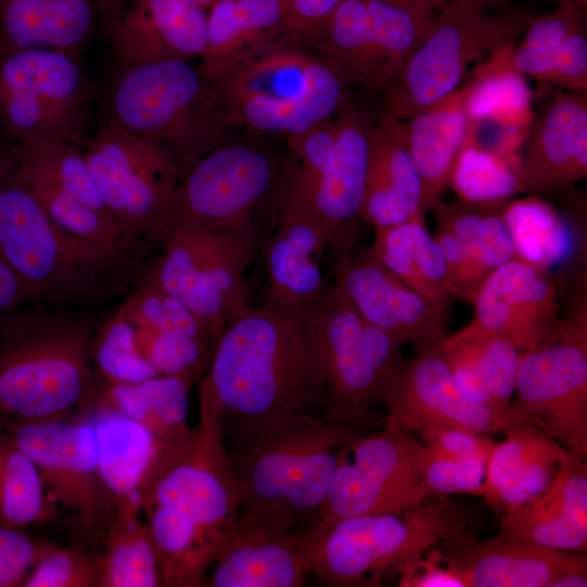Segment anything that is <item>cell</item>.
Segmentation results:
<instances>
[{
	"label": "cell",
	"mask_w": 587,
	"mask_h": 587,
	"mask_svg": "<svg viewBox=\"0 0 587 587\" xmlns=\"http://www.w3.org/2000/svg\"><path fill=\"white\" fill-rule=\"evenodd\" d=\"M315 303L266 301L226 326L199 378V421L222 425L227 419L298 412L322 401Z\"/></svg>",
	"instance_id": "cell-1"
},
{
	"label": "cell",
	"mask_w": 587,
	"mask_h": 587,
	"mask_svg": "<svg viewBox=\"0 0 587 587\" xmlns=\"http://www.w3.org/2000/svg\"><path fill=\"white\" fill-rule=\"evenodd\" d=\"M32 303L0 316V429L86 414L109 385L90 354L107 316Z\"/></svg>",
	"instance_id": "cell-2"
},
{
	"label": "cell",
	"mask_w": 587,
	"mask_h": 587,
	"mask_svg": "<svg viewBox=\"0 0 587 587\" xmlns=\"http://www.w3.org/2000/svg\"><path fill=\"white\" fill-rule=\"evenodd\" d=\"M198 67L209 83L212 111L225 129L240 127L286 139L333 115L346 97L338 74L301 33L289 29Z\"/></svg>",
	"instance_id": "cell-3"
},
{
	"label": "cell",
	"mask_w": 587,
	"mask_h": 587,
	"mask_svg": "<svg viewBox=\"0 0 587 587\" xmlns=\"http://www.w3.org/2000/svg\"><path fill=\"white\" fill-rule=\"evenodd\" d=\"M142 252L116 250L57 225L0 160V255L30 302L93 308L127 295L147 264Z\"/></svg>",
	"instance_id": "cell-4"
},
{
	"label": "cell",
	"mask_w": 587,
	"mask_h": 587,
	"mask_svg": "<svg viewBox=\"0 0 587 587\" xmlns=\"http://www.w3.org/2000/svg\"><path fill=\"white\" fill-rule=\"evenodd\" d=\"M357 434L348 423L302 411L230 421L224 446L240 509L296 527L312 520L333 483L339 449Z\"/></svg>",
	"instance_id": "cell-5"
},
{
	"label": "cell",
	"mask_w": 587,
	"mask_h": 587,
	"mask_svg": "<svg viewBox=\"0 0 587 587\" xmlns=\"http://www.w3.org/2000/svg\"><path fill=\"white\" fill-rule=\"evenodd\" d=\"M377 114L373 117L345 97L333 115L286 138L287 155L268 224L285 212L302 213L322 227L334 260L355 247Z\"/></svg>",
	"instance_id": "cell-6"
},
{
	"label": "cell",
	"mask_w": 587,
	"mask_h": 587,
	"mask_svg": "<svg viewBox=\"0 0 587 587\" xmlns=\"http://www.w3.org/2000/svg\"><path fill=\"white\" fill-rule=\"evenodd\" d=\"M469 524L454 503L427 499L400 513L311 520L297 533L307 572L319 585L354 587L399 575L432 548L472 534Z\"/></svg>",
	"instance_id": "cell-7"
},
{
	"label": "cell",
	"mask_w": 587,
	"mask_h": 587,
	"mask_svg": "<svg viewBox=\"0 0 587 587\" xmlns=\"http://www.w3.org/2000/svg\"><path fill=\"white\" fill-rule=\"evenodd\" d=\"M105 123L167 150L183 175L225 141L207 78L189 60L118 67L105 97Z\"/></svg>",
	"instance_id": "cell-8"
},
{
	"label": "cell",
	"mask_w": 587,
	"mask_h": 587,
	"mask_svg": "<svg viewBox=\"0 0 587 587\" xmlns=\"http://www.w3.org/2000/svg\"><path fill=\"white\" fill-rule=\"evenodd\" d=\"M439 10L429 33L384 93L379 111L399 121L411 120L457 90L472 61L515 43L528 24V15L515 7L491 14L485 7L451 0Z\"/></svg>",
	"instance_id": "cell-9"
},
{
	"label": "cell",
	"mask_w": 587,
	"mask_h": 587,
	"mask_svg": "<svg viewBox=\"0 0 587 587\" xmlns=\"http://www.w3.org/2000/svg\"><path fill=\"white\" fill-rule=\"evenodd\" d=\"M433 4L404 9L379 0H341L302 33L346 87L385 93L429 33Z\"/></svg>",
	"instance_id": "cell-10"
},
{
	"label": "cell",
	"mask_w": 587,
	"mask_h": 587,
	"mask_svg": "<svg viewBox=\"0 0 587 587\" xmlns=\"http://www.w3.org/2000/svg\"><path fill=\"white\" fill-rule=\"evenodd\" d=\"M283 174L270 153L250 143L226 142L203 155L182 177L150 243L176 228L237 230L266 224Z\"/></svg>",
	"instance_id": "cell-11"
},
{
	"label": "cell",
	"mask_w": 587,
	"mask_h": 587,
	"mask_svg": "<svg viewBox=\"0 0 587 587\" xmlns=\"http://www.w3.org/2000/svg\"><path fill=\"white\" fill-rule=\"evenodd\" d=\"M93 90L77 55L33 48L0 51V129L13 143L62 139L84 147Z\"/></svg>",
	"instance_id": "cell-12"
},
{
	"label": "cell",
	"mask_w": 587,
	"mask_h": 587,
	"mask_svg": "<svg viewBox=\"0 0 587 587\" xmlns=\"http://www.w3.org/2000/svg\"><path fill=\"white\" fill-rule=\"evenodd\" d=\"M263 241L259 227L237 230L176 228L147 272L191 311L225 329L248 313L246 272Z\"/></svg>",
	"instance_id": "cell-13"
},
{
	"label": "cell",
	"mask_w": 587,
	"mask_h": 587,
	"mask_svg": "<svg viewBox=\"0 0 587 587\" xmlns=\"http://www.w3.org/2000/svg\"><path fill=\"white\" fill-rule=\"evenodd\" d=\"M426 445L388 416L376 433L357 434L338 452L333 483L312 520L400 513L426 501Z\"/></svg>",
	"instance_id": "cell-14"
},
{
	"label": "cell",
	"mask_w": 587,
	"mask_h": 587,
	"mask_svg": "<svg viewBox=\"0 0 587 587\" xmlns=\"http://www.w3.org/2000/svg\"><path fill=\"white\" fill-rule=\"evenodd\" d=\"M324 375V417L359 427L373 421L380 380L404 361L402 344L365 320L334 282L315 303Z\"/></svg>",
	"instance_id": "cell-15"
},
{
	"label": "cell",
	"mask_w": 587,
	"mask_h": 587,
	"mask_svg": "<svg viewBox=\"0 0 587 587\" xmlns=\"http://www.w3.org/2000/svg\"><path fill=\"white\" fill-rule=\"evenodd\" d=\"M91 176L128 245L145 248L183 173L161 146L104 123L83 147Z\"/></svg>",
	"instance_id": "cell-16"
},
{
	"label": "cell",
	"mask_w": 587,
	"mask_h": 587,
	"mask_svg": "<svg viewBox=\"0 0 587 587\" xmlns=\"http://www.w3.org/2000/svg\"><path fill=\"white\" fill-rule=\"evenodd\" d=\"M138 500L140 510L173 507L223 539L240 510V494L222 425L199 421L184 439L154 445Z\"/></svg>",
	"instance_id": "cell-17"
},
{
	"label": "cell",
	"mask_w": 587,
	"mask_h": 587,
	"mask_svg": "<svg viewBox=\"0 0 587 587\" xmlns=\"http://www.w3.org/2000/svg\"><path fill=\"white\" fill-rule=\"evenodd\" d=\"M1 430L35 463L43 488L71 513L92 551L100 552L117 503L100 473L92 422L18 423Z\"/></svg>",
	"instance_id": "cell-18"
},
{
	"label": "cell",
	"mask_w": 587,
	"mask_h": 587,
	"mask_svg": "<svg viewBox=\"0 0 587 587\" xmlns=\"http://www.w3.org/2000/svg\"><path fill=\"white\" fill-rule=\"evenodd\" d=\"M514 394L530 424L587 460L585 307L537 347L521 351Z\"/></svg>",
	"instance_id": "cell-19"
},
{
	"label": "cell",
	"mask_w": 587,
	"mask_h": 587,
	"mask_svg": "<svg viewBox=\"0 0 587 587\" xmlns=\"http://www.w3.org/2000/svg\"><path fill=\"white\" fill-rule=\"evenodd\" d=\"M7 158L14 178L61 228L112 249L142 251L121 238L82 147L62 139L27 140L13 143Z\"/></svg>",
	"instance_id": "cell-20"
},
{
	"label": "cell",
	"mask_w": 587,
	"mask_h": 587,
	"mask_svg": "<svg viewBox=\"0 0 587 587\" xmlns=\"http://www.w3.org/2000/svg\"><path fill=\"white\" fill-rule=\"evenodd\" d=\"M439 346L404 360L383 377L376 402L386 407L388 416L405 429L419 432L454 425L488 434L529 424L514 402L492 407L464 397L453 383Z\"/></svg>",
	"instance_id": "cell-21"
},
{
	"label": "cell",
	"mask_w": 587,
	"mask_h": 587,
	"mask_svg": "<svg viewBox=\"0 0 587 587\" xmlns=\"http://www.w3.org/2000/svg\"><path fill=\"white\" fill-rule=\"evenodd\" d=\"M97 32L121 67L200 59L207 10L193 0H102Z\"/></svg>",
	"instance_id": "cell-22"
},
{
	"label": "cell",
	"mask_w": 587,
	"mask_h": 587,
	"mask_svg": "<svg viewBox=\"0 0 587 587\" xmlns=\"http://www.w3.org/2000/svg\"><path fill=\"white\" fill-rule=\"evenodd\" d=\"M335 261L334 282L359 313L417 353L438 347L449 335L448 322L391 273L370 248L355 247Z\"/></svg>",
	"instance_id": "cell-23"
},
{
	"label": "cell",
	"mask_w": 587,
	"mask_h": 587,
	"mask_svg": "<svg viewBox=\"0 0 587 587\" xmlns=\"http://www.w3.org/2000/svg\"><path fill=\"white\" fill-rule=\"evenodd\" d=\"M297 527L240 509L227 528L203 587H301L307 569Z\"/></svg>",
	"instance_id": "cell-24"
},
{
	"label": "cell",
	"mask_w": 587,
	"mask_h": 587,
	"mask_svg": "<svg viewBox=\"0 0 587 587\" xmlns=\"http://www.w3.org/2000/svg\"><path fill=\"white\" fill-rule=\"evenodd\" d=\"M557 283L548 268L514 257L483 284L473 322L520 350L537 347L559 326Z\"/></svg>",
	"instance_id": "cell-25"
},
{
	"label": "cell",
	"mask_w": 587,
	"mask_h": 587,
	"mask_svg": "<svg viewBox=\"0 0 587 587\" xmlns=\"http://www.w3.org/2000/svg\"><path fill=\"white\" fill-rule=\"evenodd\" d=\"M521 192H552L587 175L586 91H560L534 115L517 157Z\"/></svg>",
	"instance_id": "cell-26"
},
{
	"label": "cell",
	"mask_w": 587,
	"mask_h": 587,
	"mask_svg": "<svg viewBox=\"0 0 587 587\" xmlns=\"http://www.w3.org/2000/svg\"><path fill=\"white\" fill-rule=\"evenodd\" d=\"M498 539L585 552L587 547L586 461L566 450L546 490L504 513Z\"/></svg>",
	"instance_id": "cell-27"
},
{
	"label": "cell",
	"mask_w": 587,
	"mask_h": 587,
	"mask_svg": "<svg viewBox=\"0 0 587 587\" xmlns=\"http://www.w3.org/2000/svg\"><path fill=\"white\" fill-rule=\"evenodd\" d=\"M500 209H483L462 201H440L433 209L436 212L433 236L444 254L450 286L458 299L473 302L486 279L516 257Z\"/></svg>",
	"instance_id": "cell-28"
},
{
	"label": "cell",
	"mask_w": 587,
	"mask_h": 587,
	"mask_svg": "<svg viewBox=\"0 0 587 587\" xmlns=\"http://www.w3.org/2000/svg\"><path fill=\"white\" fill-rule=\"evenodd\" d=\"M445 548L427 554L453 569L462 587H548L585 557L496 537L482 541L474 533Z\"/></svg>",
	"instance_id": "cell-29"
},
{
	"label": "cell",
	"mask_w": 587,
	"mask_h": 587,
	"mask_svg": "<svg viewBox=\"0 0 587 587\" xmlns=\"http://www.w3.org/2000/svg\"><path fill=\"white\" fill-rule=\"evenodd\" d=\"M422 197V179L407 149L404 121L379 111L370 136L360 218L378 228L424 217Z\"/></svg>",
	"instance_id": "cell-30"
},
{
	"label": "cell",
	"mask_w": 587,
	"mask_h": 587,
	"mask_svg": "<svg viewBox=\"0 0 587 587\" xmlns=\"http://www.w3.org/2000/svg\"><path fill=\"white\" fill-rule=\"evenodd\" d=\"M275 232L263 240L267 273V302L284 307L315 303L327 285L321 262L327 239L322 227L298 212H285L273 222Z\"/></svg>",
	"instance_id": "cell-31"
},
{
	"label": "cell",
	"mask_w": 587,
	"mask_h": 587,
	"mask_svg": "<svg viewBox=\"0 0 587 587\" xmlns=\"http://www.w3.org/2000/svg\"><path fill=\"white\" fill-rule=\"evenodd\" d=\"M102 0H0V51L54 49L77 55L97 30Z\"/></svg>",
	"instance_id": "cell-32"
},
{
	"label": "cell",
	"mask_w": 587,
	"mask_h": 587,
	"mask_svg": "<svg viewBox=\"0 0 587 587\" xmlns=\"http://www.w3.org/2000/svg\"><path fill=\"white\" fill-rule=\"evenodd\" d=\"M407 149L423 185L422 210L434 209L449 187L454 160L470 134L460 88L404 121Z\"/></svg>",
	"instance_id": "cell-33"
},
{
	"label": "cell",
	"mask_w": 587,
	"mask_h": 587,
	"mask_svg": "<svg viewBox=\"0 0 587 587\" xmlns=\"http://www.w3.org/2000/svg\"><path fill=\"white\" fill-rule=\"evenodd\" d=\"M375 229L374 255L447 322L453 300L446 262L425 216Z\"/></svg>",
	"instance_id": "cell-34"
},
{
	"label": "cell",
	"mask_w": 587,
	"mask_h": 587,
	"mask_svg": "<svg viewBox=\"0 0 587 587\" xmlns=\"http://www.w3.org/2000/svg\"><path fill=\"white\" fill-rule=\"evenodd\" d=\"M439 347L461 391L488 394L498 407L512 403L522 350L473 321L449 334Z\"/></svg>",
	"instance_id": "cell-35"
},
{
	"label": "cell",
	"mask_w": 587,
	"mask_h": 587,
	"mask_svg": "<svg viewBox=\"0 0 587 587\" xmlns=\"http://www.w3.org/2000/svg\"><path fill=\"white\" fill-rule=\"evenodd\" d=\"M165 587H203L222 538L179 510L164 504L141 508Z\"/></svg>",
	"instance_id": "cell-36"
},
{
	"label": "cell",
	"mask_w": 587,
	"mask_h": 587,
	"mask_svg": "<svg viewBox=\"0 0 587 587\" xmlns=\"http://www.w3.org/2000/svg\"><path fill=\"white\" fill-rule=\"evenodd\" d=\"M190 386L180 377L164 375L134 384L109 383L91 411L124 414L146 427L154 445H171L191 430L188 425Z\"/></svg>",
	"instance_id": "cell-37"
},
{
	"label": "cell",
	"mask_w": 587,
	"mask_h": 587,
	"mask_svg": "<svg viewBox=\"0 0 587 587\" xmlns=\"http://www.w3.org/2000/svg\"><path fill=\"white\" fill-rule=\"evenodd\" d=\"M513 45L490 53L474 71L471 80L460 88L471 128L491 123L526 134L534 117L532 90L525 75L511 62Z\"/></svg>",
	"instance_id": "cell-38"
},
{
	"label": "cell",
	"mask_w": 587,
	"mask_h": 587,
	"mask_svg": "<svg viewBox=\"0 0 587 587\" xmlns=\"http://www.w3.org/2000/svg\"><path fill=\"white\" fill-rule=\"evenodd\" d=\"M101 476L116 503L139 504L138 487L154 451V439L141 424L118 412L90 411Z\"/></svg>",
	"instance_id": "cell-39"
},
{
	"label": "cell",
	"mask_w": 587,
	"mask_h": 587,
	"mask_svg": "<svg viewBox=\"0 0 587 587\" xmlns=\"http://www.w3.org/2000/svg\"><path fill=\"white\" fill-rule=\"evenodd\" d=\"M137 504L117 503L100 550L101 587L163 586L146 524L139 519Z\"/></svg>",
	"instance_id": "cell-40"
},
{
	"label": "cell",
	"mask_w": 587,
	"mask_h": 587,
	"mask_svg": "<svg viewBox=\"0 0 587 587\" xmlns=\"http://www.w3.org/2000/svg\"><path fill=\"white\" fill-rule=\"evenodd\" d=\"M207 27L200 64L224 60L287 29L278 0H215L207 12Z\"/></svg>",
	"instance_id": "cell-41"
},
{
	"label": "cell",
	"mask_w": 587,
	"mask_h": 587,
	"mask_svg": "<svg viewBox=\"0 0 587 587\" xmlns=\"http://www.w3.org/2000/svg\"><path fill=\"white\" fill-rule=\"evenodd\" d=\"M500 214L516 257L549 270L571 250L572 237L564 220L538 196L509 201Z\"/></svg>",
	"instance_id": "cell-42"
},
{
	"label": "cell",
	"mask_w": 587,
	"mask_h": 587,
	"mask_svg": "<svg viewBox=\"0 0 587 587\" xmlns=\"http://www.w3.org/2000/svg\"><path fill=\"white\" fill-rule=\"evenodd\" d=\"M449 186L469 205L500 209L521 193L517 157L488 151L467 138L454 160Z\"/></svg>",
	"instance_id": "cell-43"
},
{
	"label": "cell",
	"mask_w": 587,
	"mask_h": 587,
	"mask_svg": "<svg viewBox=\"0 0 587 587\" xmlns=\"http://www.w3.org/2000/svg\"><path fill=\"white\" fill-rule=\"evenodd\" d=\"M121 307L135 325L159 333L183 335L215 345L224 330L191 311L146 268Z\"/></svg>",
	"instance_id": "cell-44"
},
{
	"label": "cell",
	"mask_w": 587,
	"mask_h": 587,
	"mask_svg": "<svg viewBox=\"0 0 587 587\" xmlns=\"http://www.w3.org/2000/svg\"><path fill=\"white\" fill-rule=\"evenodd\" d=\"M48 513L37 466L0 429V523L22 528L43 521Z\"/></svg>",
	"instance_id": "cell-45"
},
{
	"label": "cell",
	"mask_w": 587,
	"mask_h": 587,
	"mask_svg": "<svg viewBox=\"0 0 587 587\" xmlns=\"http://www.w3.org/2000/svg\"><path fill=\"white\" fill-rule=\"evenodd\" d=\"M90 354L109 383L134 384L160 376L141 353L135 325L121 305L100 325Z\"/></svg>",
	"instance_id": "cell-46"
},
{
	"label": "cell",
	"mask_w": 587,
	"mask_h": 587,
	"mask_svg": "<svg viewBox=\"0 0 587 587\" xmlns=\"http://www.w3.org/2000/svg\"><path fill=\"white\" fill-rule=\"evenodd\" d=\"M585 25L586 10L575 7H560L550 14L528 16L523 40L511 49L513 66L524 75L546 82L557 50Z\"/></svg>",
	"instance_id": "cell-47"
},
{
	"label": "cell",
	"mask_w": 587,
	"mask_h": 587,
	"mask_svg": "<svg viewBox=\"0 0 587 587\" xmlns=\"http://www.w3.org/2000/svg\"><path fill=\"white\" fill-rule=\"evenodd\" d=\"M135 328L141 353L160 375L180 377L191 385L208 367L215 345L143 326Z\"/></svg>",
	"instance_id": "cell-48"
},
{
	"label": "cell",
	"mask_w": 587,
	"mask_h": 587,
	"mask_svg": "<svg viewBox=\"0 0 587 587\" xmlns=\"http://www.w3.org/2000/svg\"><path fill=\"white\" fill-rule=\"evenodd\" d=\"M99 552L48 544L23 587H101Z\"/></svg>",
	"instance_id": "cell-49"
},
{
	"label": "cell",
	"mask_w": 587,
	"mask_h": 587,
	"mask_svg": "<svg viewBox=\"0 0 587 587\" xmlns=\"http://www.w3.org/2000/svg\"><path fill=\"white\" fill-rule=\"evenodd\" d=\"M565 452L559 441L552 440L502 484L488 503L504 514L538 497L552 482Z\"/></svg>",
	"instance_id": "cell-50"
},
{
	"label": "cell",
	"mask_w": 587,
	"mask_h": 587,
	"mask_svg": "<svg viewBox=\"0 0 587 587\" xmlns=\"http://www.w3.org/2000/svg\"><path fill=\"white\" fill-rule=\"evenodd\" d=\"M552 440L530 423L508 429L504 440L496 442L487 460L482 497L488 502L522 464Z\"/></svg>",
	"instance_id": "cell-51"
},
{
	"label": "cell",
	"mask_w": 587,
	"mask_h": 587,
	"mask_svg": "<svg viewBox=\"0 0 587 587\" xmlns=\"http://www.w3.org/2000/svg\"><path fill=\"white\" fill-rule=\"evenodd\" d=\"M486 465L485 459L450 458L429 451L424 470V485L429 498L450 494L482 496Z\"/></svg>",
	"instance_id": "cell-52"
},
{
	"label": "cell",
	"mask_w": 587,
	"mask_h": 587,
	"mask_svg": "<svg viewBox=\"0 0 587 587\" xmlns=\"http://www.w3.org/2000/svg\"><path fill=\"white\" fill-rule=\"evenodd\" d=\"M47 545L0 523V587L24 586Z\"/></svg>",
	"instance_id": "cell-53"
},
{
	"label": "cell",
	"mask_w": 587,
	"mask_h": 587,
	"mask_svg": "<svg viewBox=\"0 0 587 587\" xmlns=\"http://www.w3.org/2000/svg\"><path fill=\"white\" fill-rule=\"evenodd\" d=\"M420 439L434 454L460 459L488 460L496 442L486 433L454 425L420 432Z\"/></svg>",
	"instance_id": "cell-54"
},
{
	"label": "cell",
	"mask_w": 587,
	"mask_h": 587,
	"mask_svg": "<svg viewBox=\"0 0 587 587\" xmlns=\"http://www.w3.org/2000/svg\"><path fill=\"white\" fill-rule=\"evenodd\" d=\"M546 82L566 90H587L586 25L572 33L557 50Z\"/></svg>",
	"instance_id": "cell-55"
},
{
	"label": "cell",
	"mask_w": 587,
	"mask_h": 587,
	"mask_svg": "<svg viewBox=\"0 0 587 587\" xmlns=\"http://www.w3.org/2000/svg\"><path fill=\"white\" fill-rule=\"evenodd\" d=\"M408 565L400 574L401 587H462L453 569L426 553Z\"/></svg>",
	"instance_id": "cell-56"
},
{
	"label": "cell",
	"mask_w": 587,
	"mask_h": 587,
	"mask_svg": "<svg viewBox=\"0 0 587 587\" xmlns=\"http://www.w3.org/2000/svg\"><path fill=\"white\" fill-rule=\"evenodd\" d=\"M287 29L304 33L325 17L341 0H278Z\"/></svg>",
	"instance_id": "cell-57"
},
{
	"label": "cell",
	"mask_w": 587,
	"mask_h": 587,
	"mask_svg": "<svg viewBox=\"0 0 587 587\" xmlns=\"http://www.w3.org/2000/svg\"><path fill=\"white\" fill-rule=\"evenodd\" d=\"M26 301L27 295L21 280L0 255V316Z\"/></svg>",
	"instance_id": "cell-58"
},
{
	"label": "cell",
	"mask_w": 587,
	"mask_h": 587,
	"mask_svg": "<svg viewBox=\"0 0 587 587\" xmlns=\"http://www.w3.org/2000/svg\"><path fill=\"white\" fill-rule=\"evenodd\" d=\"M587 559L586 555L567 569L563 574L550 583L548 587H586Z\"/></svg>",
	"instance_id": "cell-59"
},
{
	"label": "cell",
	"mask_w": 587,
	"mask_h": 587,
	"mask_svg": "<svg viewBox=\"0 0 587 587\" xmlns=\"http://www.w3.org/2000/svg\"><path fill=\"white\" fill-rule=\"evenodd\" d=\"M448 1H451V0H433L437 9H440L441 7H444ZM462 1L472 2L478 5L485 7L487 9L496 8L498 10H507L514 7L513 0H462Z\"/></svg>",
	"instance_id": "cell-60"
},
{
	"label": "cell",
	"mask_w": 587,
	"mask_h": 587,
	"mask_svg": "<svg viewBox=\"0 0 587 587\" xmlns=\"http://www.w3.org/2000/svg\"><path fill=\"white\" fill-rule=\"evenodd\" d=\"M379 1L386 2L395 7L404 8V9H412V8H416V7H421L425 4H433L436 8L433 0H379Z\"/></svg>",
	"instance_id": "cell-61"
},
{
	"label": "cell",
	"mask_w": 587,
	"mask_h": 587,
	"mask_svg": "<svg viewBox=\"0 0 587 587\" xmlns=\"http://www.w3.org/2000/svg\"><path fill=\"white\" fill-rule=\"evenodd\" d=\"M560 7H575L586 10L587 0H555Z\"/></svg>",
	"instance_id": "cell-62"
},
{
	"label": "cell",
	"mask_w": 587,
	"mask_h": 587,
	"mask_svg": "<svg viewBox=\"0 0 587 587\" xmlns=\"http://www.w3.org/2000/svg\"><path fill=\"white\" fill-rule=\"evenodd\" d=\"M193 1H196L203 9L208 10L215 0H193Z\"/></svg>",
	"instance_id": "cell-63"
},
{
	"label": "cell",
	"mask_w": 587,
	"mask_h": 587,
	"mask_svg": "<svg viewBox=\"0 0 587 587\" xmlns=\"http://www.w3.org/2000/svg\"><path fill=\"white\" fill-rule=\"evenodd\" d=\"M2 155H3V153H2V154H0V160H1Z\"/></svg>",
	"instance_id": "cell-64"
}]
</instances>
